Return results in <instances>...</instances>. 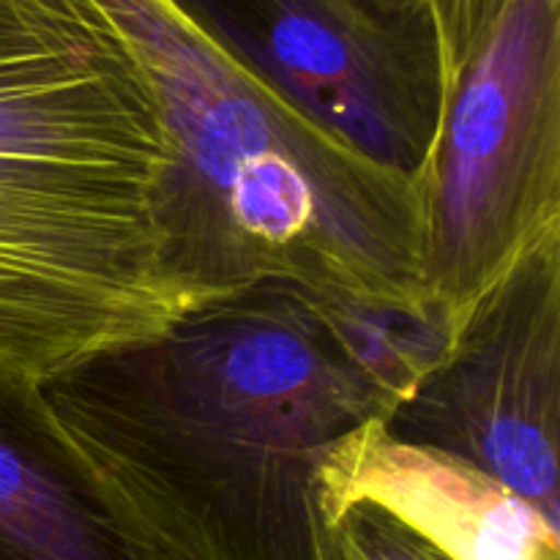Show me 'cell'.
<instances>
[{"label": "cell", "instance_id": "5b68a950", "mask_svg": "<svg viewBox=\"0 0 560 560\" xmlns=\"http://www.w3.org/2000/svg\"><path fill=\"white\" fill-rule=\"evenodd\" d=\"M383 430L465 459L560 525V238L470 306Z\"/></svg>", "mask_w": 560, "mask_h": 560}, {"label": "cell", "instance_id": "ba28073f", "mask_svg": "<svg viewBox=\"0 0 560 560\" xmlns=\"http://www.w3.org/2000/svg\"><path fill=\"white\" fill-rule=\"evenodd\" d=\"M0 560H164L66 452L33 383L0 377Z\"/></svg>", "mask_w": 560, "mask_h": 560}, {"label": "cell", "instance_id": "30bf717a", "mask_svg": "<svg viewBox=\"0 0 560 560\" xmlns=\"http://www.w3.org/2000/svg\"><path fill=\"white\" fill-rule=\"evenodd\" d=\"M503 3L506 0H424L441 55L443 96L492 31Z\"/></svg>", "mask_w": 560, "mask_h": 560}, {"label": "cell", "instance_id": "6da1fadb", "mask_svg": "<svg viewBox=\"0 0 560 560\" xmlns=\"http://www.w3.org/2000/svg\"><path fill=\"white\" fill-rule=\"evenodd\" d=\"M446 334L257 284L36 386L66 452L164 560H323L317 474Z\"/></svg>", "mask_w": 560, "mask_h": 560}, {"label": "cell", "instance_id": "9c48e42d", "mask_svg": "<svg viewBox=\"0 0 560 560\" xmlns=\"http://www.w3.org/2000/svg\"><path fill=\"white\" fill-rule=\"evenodd\" d=\"M323 560H452L375 503L339 509L326 528Z\"/></svg>", "mask_w": 560, "mask_h": 560}, {"label": "cell", "instance_id": "8fae6325", "mask_svg": "<svg viewBox=\"0 0 560 560\" xmlns=\"http://www.w3.org/2000/svg\"><path fill=\"white\" fill-rule=\"evenodd\" d=\"M348 3L397 25H432L424 0H348Z\"/></svg>", "mask_w": 560, "mask_h": 560}, {"label": "cell", "instance_id": "7a4b0ae2", "mask_svg": "<svg viewBox=\"0 0 560 560\" xmlns=\"http://www.w3.org/2000/svg\"><path fill=\"white\" fill-rule=\"evenodd\" d=\"M173 167L104 0H0V377L38 386L195 312L164 262Z\"/></svg>", "mask_w": 560, "mask_h": 560}, {"label": "cell", "instance_id": "3957f363", "mask_svg": "<svg viewBox=\"0 0 560 560\" xmlns=\"http://www.w3.org/2000/svg\"><path fill=\"white\" fill-rule=\"evenodd\" d=\"M104 3L140 55L173 145L164 262L191 310L290 284L435 326L419 293V180L301 113L178 0Z\"/></svg>", "mask_w": 560, "mask_h": 560}, {"label": "cell", "instance_id": "277c9868", "mask_svg": "<svg viewBox=\"0 0 560 560\" xmlns=\"http://www.w3.org/2000/svg\"><path fill=\"white\" fill-rule=\"evenodd\" d=\"M421 186V310L452 334L560 238V0H506L443 96Z\"/></svg>", "mask_w": 560, "mask_h": 560}, {"label": "cell", "instance_id": "8992f818", "mask_svg": "<svg viewBox=\"0 0 560 560\" xmlns=\"http://www.w3.org/2000/svg\"><path fill=\"white\" fill-rule=\"evenodd\" d=\"M252 74L399 175L421 180L443 109L432 25L348 0H178Z\"/></svg>", "mask_w": 560, "mask_h": 560}, {"label": "cell", "instance_id": "52a82bcc", "mask_svg": "<svg viewBox=\"0 0 560 560\" xmlns=\"http://www.w3.org/2000/svg\"><path fill=\"white\" fill-rule=\"evenodd\" d=\"M323 517L375 503L452 560H560V525L485 470L405 443L383 419L334 443L317 474Z\"/></svg>", "mask_w": 560, "mask_h": 560}]
</instances>
